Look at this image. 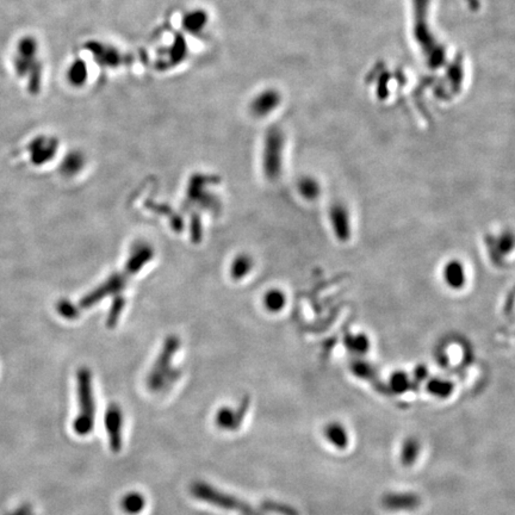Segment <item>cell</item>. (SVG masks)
<instances>
[{"label": "cell", "instance_id": "8", "mask_svg": "<svg viewBox=\"0 0 515 515\" xmlns=\"http://www.w3.org/2000/svg\"><path fill=\"white\" fill-rule=\"evenodd\" d=\"M59 144L53 137L47 136H37L32 141L29 146V150L32 154V161L35 165H43L53 159L55 152L58 150Z\"/></svg>", "mask_w": 515, "mask_h": 515}, {"label": "cell", "instance_id": "5", "mask_svg": "<svg viewBox=\"0 0 515 515\" xmlns=\"http://www.w3.org/2000/svg\"><path fill=\"white\" fill-rule=\"evenodd\" d=\"M249 404H251V400L249 396H246L240 401L236 408H220L215 415V425L222 431H228V432L239 431L244 417L249 413Z\"/></svg>", "mask_w": 515, "mask_h": 515}, {"label": "cell", "instance_id": "9", "mask_svg": "<svg viewBox=\"0 0 515 515\" xmlns=\"http://www.w3.org/2000/svg\"><path fill=\"white\" fill-rule=\"evenodd\" d=\"M279 103V97L275 91L266 90L259 93L252 102V111L258 117L267 116Z\"/></svg>", "mask_w": 515, "mask_h": 515}, {"label": "cell", "instance_id": "11", "mask_svg": "<svg viewBox=\"0 0 515 515\" xmlns=\"http://www.w3.org/2000/svg\"><path fill=\"white\" fill-rule=\"evenodd\" d=\"M119 506L126 514L139 515L146 508L145 495L139 492H130L121 499Z\"/></svg>", "mask_w": 515, "mask_h": 515}, {"label": "cell", "instance_id": "6", "mask_svg": "<svg viewBox=\"0 0 515 515\" xmlns=\"http://www.w3.org/2000/svg\"><path fill=\"white\" fill-rule=\"evenodd\" d=\"M104 425L110 448L113 453H118L122 450L123 413L121 407L116 403L110 404L106 409Z\"/></svg>", "mask_w": 515, "mask_h": 515}, {"label": "cell", "instance_id": "16", "mask_svg": "<svg viewBox=\"0 0 515 515\" xmlns=\"http://www.w3.org/2000/svg\"><path fill=\"white\" fill-rule=\"evenodd\" d=\"M285 302H286L285 295L280 290H270L264 296V306L268 312H279L284 308Z\"/></svg>", "mask_w": 515, "mask_h": 515}, {"label": "cell", "instance_id": "14", "mask_svg": "<svg viewBox=\"0 0 515 515\" xmlns=\"http://www.w3.org/2000/svg\"><path fill=\"white\" fill-rule=\"evenodd\" d=\"M84 166V157L79 152H71L66 155L61 165V170L66 176H73L82 170Z\"/></svg>", "mask_w": 515, "mask_h": 515}, {"label": "cell", "instance_id": "13", "mask_svg": "<svg viewBox=\"0 0 515 515\" xmlns=\"http://www.w3.org/2000/svg\"><path fill=\"white\" fill-rule=\"evenodd\" d=\"M325 435L330 443L336 448H343L347 445V434L339 424H330L325 428Z\"/></svg>", "mask_w": 515, "mask_h": 515}, {"label": "cell", "instance_id": "10", "mask_svg": "<svg viewBox=\"0 0 515 515\" xmlns=\"http://www.w3.org/2000/svg\"><path fill=\"white\" fill-rule=\"evenodd\" d=\"M444 280L451 289H461L466 282V267L461 262H448L444 267Z\"/></svg>", "mask_w": 515, "mask_h": 515}, {"label": "cell", "instance_id": "1", "mask_svg": "<svg viewBox=\"0 0 515 515\" xmlns=\"http://www.w3.org/2000/svg\"><path fill=\"white\" fill-rule=\"evenodd\" d=\"M78 403L79 413L73 421V431L79 437H85L95 426V403L92 390V376L89 369L78 371Z\"/></svg>", "mask_w": 515, "mask_h": 515}, {"label": "cell", "instance_id": "15", "mask_svg": "<svg viewBox=\"0 0 515 515\" xmlns=\"http://www.w3.org/2000/svg\"><path fill=\"white\" fill-rule=\"evenodd\" d=\"M330 218L333 222V226H334L336 234L339 238H347L348 236V217L346 215L345 209L336 208L332 209V214H330Z\"/></svg>", "mask_w": 515, "mask_h": 515}, {"label": "cell", "instance_id": "2", "mask_svg": "<svg viewBox=\"0 0 515 515\" xmlns=\"http://www.w3.org/2000/svg\"><path fill=\"white\" fill-rule=\"evenodd\" d=\"M190 493L199 501L205 502L225 511L236 512L241 515H264L260 512L255 511L247 502L218 490L211 484L203 481H196L191 484Z\"/></svg>", "mask_w": 515, "mask_h": 515}, {"label": "cell", "instance_id": "3", "mask_svg": "<svg viewBox=\"0 0 515 515\" xmlns=\"http://www.w3.org/2000/svg\"><path fill=\"white\" fill-rule=\"evenodd\" d=\"M176 347H178V343L174 340H170L165 345L163 352L160 354V357L158 358V360L155 363V365L147 378V385L150 391L160 393L179 377V372L173 370L171 366L172 358L176 353Z\"/></svg>", "mask_w": 515, "mask_h": 515}, {"label": "cell", "instance_id": "4", "mask_svg": "<svg viewBox=\"0 0 515 515\" xmlns=\"http://www.w3.org/2000/svg\"><path fill=\"white\" fill-rule=\"evenodd\" d=\"M37 53H38V42L36 38L30 35L23 36L16 45V55H14V66L16 74L19 78L27 77L34 65L37 64Z\"/></svg>", "mask_w": 515, "mask_h": 515}, {"label": "cell", "instance_id": "12", "mask_svg": "<svg viewBox=\"0 0 515 515\" xmlns=\"http://www.w3.org/2000/svg\"><path fill=\"white\" fill-rule=\"evenodd\" d=\"M68 82L74 86L84 85L87 80V66L82 60H76L67 71Z\"/></svg>", "mask_w": 515, "mask_h": 515}, {"label": "cell", "instance_id": "20", "mask_svg": "<svg viewBox=\"0 0 515 515\" xmlns=\"http://www.w3.org/2000/svg\"><path fill=\"white\" fill-rule=\"evenodd\" d=\"M58 309H59L60 314L62 315V317H67V319H72V317H76V314H77V312H76V309H74V307H73L72 304L69 302H61L59 303V307H58Z\"/></svg>", "mask_w": 515, "mask_h": 515}, {"label": "cell", "instance_id": "7", "mask_svg": "<svg viewBox=\"0 0 515 515\" xmlns=\"http://www.w3.org/2000/svg\"><path fill=\"white\" fill-rule=\"evenodd\" d=\"M265 146L264 154V168L265 174L270 179H276L280 173V155H282V140L277 131L270 133Z\"/></svg>", "mask_w": 515, "mask_h": 515}, {"label": "cell", "instance_id": "18", "mask_svg": "<svg viewBox=\"0 0 515 515\" xmlns=\"http://www.w3.org/2000/svg\"><path fill=\"white\" fill-rule=\"evenodd\" d=\"M299 190L304 198L314 199L320 194V186L312 178H303L299 181Z\"/></svg>", "mask_w": 515, "mask_h": 515}, {"label": "cell", "instance_id": "19", "mask_svg": "<svg viewBox=\"0 0 515 515\" xmlns=\"http://www.w3.org/2000/svg\"><path fill=\"white\" fill-rule=\"evenodd\" d=\"M262 508L265 511L280 515H299V512L289 505H284V503H280V502L270 501V500L262 503Z\"/></svg>", "mask_w": 515, "mask_h": 515}, {"label": "cell", "instance_id": "17", "mask_svg": "<svg viewBox=\"0 0 515 515\" xmlns=\"http://www.w3.org/2000/svg\"><path fill=\"white\" fill-rule=\"evenodd\" d=\"M252 265H253V262H252L251 257L244 255V254L239 255L231 265V276L234 279L244 278L252 270Z\"/></svg>", "mask_w": 515, "mask_h": 515}]
</instances>
